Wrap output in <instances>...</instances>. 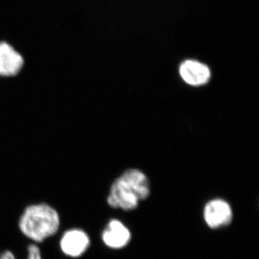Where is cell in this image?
<instances>
[{
	"instance_id": "cell-1",
	"label": "cell",
	"mask_w": 259,
	"mask_h": 259,
	"mask_svg": "<svg viewBox=\"0 0 259 259\" xmlns=\"http://www.w3.org/2000/svg\"><path fill=\"white\" fill-rule=\"evenodd\" d=\"M61 226L59 211L47 202L28 204L19 218V231L32 243L40 244L57 234Z\"/></svg>"
},
{
	"instance_id": "cell-2",
	"label": "cell",
	"mask_w": 259,
	"mask_h": 259,
	"mask_svg": "<svg viewBox=\"0 0 259 259\" xmlns=\"http://www.w3.org/2000/svg\"><path fill=\"white\" fill-rule=\"evenodd\" d=\"M151 194L149 181L144 172L137 168L126 170L110 186L107 203L113 209L133 211Z\"/></svg>"
},
{
	"instance_id": "cell-3",
	"label": "cell",
	"mask_w": 259,
	"mask_h": 259,
	"mask_svg": "<svg viewBox=\"0 0 259 259\" xmlns=\"http://www.w3.org/2000/svg\"><path fill=\"white\" fill-rule=\"evenodd\" d=\"M59 245L65 256L79 258L88 252L91 245V238L88 232L82 228H69L61 235Z\"/></svg>"
},
{
	"instance_id": "cell-4",
	"label": "cell",
	"mask_w": 259,
	"mask_h": 259,
	"mask_svg": "<svg viewBox=\"0 0 259 259\" xmlns=\"http://www.w3.org/2000/svg\"><path fill=\"white\" fill-rule=\"evenodd\" d=\"M203 218L210 229H221L231 224L233 219V209L225 199H213L204 205Z\"/></svg>"
},
{
	"instance_id": "cell-5",
	"label": "cell",
	"mask_w": 259,
	"mask_h": 259,
	"mask_svg": "<svg viewBox=\"0 0 259 259\" xmlns=\"http://www.w3.org/2000/svg\"><path fill=\"white\" fill-rule=\"evenodd\" d=\"M25 61L23 56L11 44L0 41V78L13 79L23 71Z\"/></svg>"
},
{
	"instance_id": "cell-6",
	"label": "cell",
	"mask_w": 259,
	"mask_h": 259,
	"mask_svg": "<svg viewBox=\"0 0 259 259\" xmlns=\"http://www.w3.org/2000/svg\"><path fill=\"white\" fill-rule=\"evenodd\" d=\"M132 235L129 228L120 220H110L102 232V243L107 248L120 250L125 248L131 241Z\"/></svg>"
},
{
	"instance_id": "cell-7",
	"label": "cell",
	"mask_w": 259,
	"mask_h": 259,
	"mask_svg": "<svg viewBox=\"0 0 259 259\" xmlns=\"http://www.w3.org/2000/svg\"><path fill=\"white\" fill-rule=\"evenodd\" d=\"M179 71L183 81L191 86H203L208 83L211 77L208 66L194 59L184 61L180 64Z\"/></svg>"
},
{
	"instance_id": "cell-8",
	"label": "cell",
	"mask_w": 259,
	"mask_h": 259,
	"mask_svg": "<svg viewBox=\"0 0 259 259\" xmlns=\"http://www.w3.org/2000/svg\"><path fill=\"white\" fill-rule=\"evenodd\" d=\"M27 255L25 259H44L40 246L36 243H30L27 246Z\"/></svg>"
},
{
	"instance_id": "cell-9",
	"label": "cell",
	"mask_w": 259,
	"mask_h": 259,
	"mask_svg": "<svg viewBox=\"0 0 259 259\" xmlns=\"http://www.w3.org/2000/svg\"><path fill=\"white\" fill-rule=\"evenodd\" d=\"M0 259H17L16 255L12 250H5L0 253Z\"/></svg>"
}]
</instances>
